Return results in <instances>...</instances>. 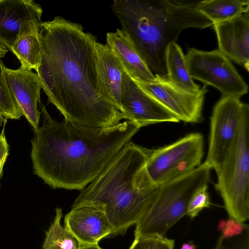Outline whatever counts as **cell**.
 <instances>
[{"mask_svg":"<svg viewBox=\"0 0 249 249\" xmlns=\"http://www.w3.org/2000/svg\"><path fill=\"white\" fill-rule=\"evenodd\" d=\"M41 55L36 71L42 89L64 120L108 127L125 116L100 95L96 71L95 36L59 16L42 22Z\"/></svg>","mask_w":249,"mask_h":249,"instance_id":"6da1fadb","label":"cell"},{"mask_svg":"<svg viewBox=\"0 0 249 249\" xmlns=\"http://www.w3.org/2000/svg\"><path fill=\"white\" fill-rule=\"evenodd\" d=\"M43 121L34 129V173L54 189L82 190L92 182L140 128L129 120L108 127L53 119L44 105Z\"/></svg>","mask_w":249,"mask_h":249,"instance_id":"7a4b0ae2","label":"cell"},{"mask_svg":"<svg viewBox=\"0 0 249 249\" xmlns=\"http://www.w3.org/2000/svg\"><path fill=\"white\" fill-rule=\"evenodd\" d=\"M151 150L128 142L81 191L71 208L89 206L100 209L112 226V236L124 234L136 225L159 190L145 168Z\"/></svg>","mask_w":249,"mask_h":249,"instance_id":"3957f363","label":"cell"},{"mask_svg":"<svg viewBox=\"0 0 249 249\" xmlns=\"http://www.w3.org/2000/svg\"><path fill=\"white\" fill-rule=\"evenodd\" d=\"M198 1L114 0L111 9L122 30L152 73L167 78L166 49L189 28L203 29L213 22L196 9Z\"/></svg>","mask_w":249,"mask_h":249,"instance_id":"277c9868","label":"cell"},{"mask_svg":"<svg viewBox=\"0 0 249 249\" xmlns=\"http://www.w3.org/2000/svg\"><path fill=\"white\" fill-rule=\"evenodd\" d=\"M211 168L204 162L192 171L160 185L154 200L136 224L135 238L165 237L186 214L194 194L210 181Z\"/></svg>","mask_w":249,"mask_h":249,"instance_id":"5b68a950","label":"cell"},{"mask_svg":"<svg viewBox=\"0 0 249 249\" xmlns=\"http://www.w3.org/2000/svg\"><path fill=\"white\" fill-rule=\"evenodd\" d=\"M215 172V187L230 218L244 223L249 218V105L234 142Z\"/></svg>","mask_w":249,"mask_h":249,"instance_id":"8992f818","label":"cell"},{"mask_svg":"<svg viewBox=\"0 0 249 249\" xmlns=\"http://www.w3.org/2000/svg\"><path fill=\"white\" fill-rule=\"evenodd\" d=\"M203 154L202 135L192 133L170 144L152 150L146 170L152 181L160 186L200 166Z\"/></svg>","mask_w":249,"mask_h":249,"instance_id":"52a82bcc","label":"cell"},{"mask_svg":"<svg viewBox=\"0 0 249 249\" xmlns=\"http://www.w3.org/2000/svg\"><path fill=\"white\" fill-rule=\"evenodd\" d=\"M185 59L191 78L215 88L222 96L240 98L247 93L248 85L219 50L206 52L190 48Z\"/></svg>","mask_w":249,"mask_h":249,"instance_id":"ba28073f","label":"cell"},{"mask_svg":"<svg viewBox=\"0 0 249 249\" xmlns=\"http://www.w3.org/2000/svg\"><path fill=\"white\" fill-rule=\"evenodd\" d=\"M249 105L240 98L221 96L211 116L207 156L204 162L215 171L237 136L243 113Z\"/></svg>","mask_w":249,"mask_h":249,"instance_id":"9c48e42d","label":"cell"},{"mask_svg":"<svg viewBox=\"0 0 249 249\" xmlns=\"http://www.w3.org/2000/svg\"><path fill=\"white\" fill-rule=\"evenodd\" d=\"M155 75L156 79L153 81L134 80L179 121L189 123L202 121L203 105L208 91L207 85L204 84L197 92H191L176 86L167 78Z\"/></svg>","mask_w":249,"mask_h":249,"instance_id":"30bf717a","label":"cell"},{"mask_svg":"<svg viewBox=\"0 0 249 249\" xmlns=\"http://www.w3.org/2000/svg\"><path fill=\"white\" fill-rule=\"evenodd\" d=\"M121 112L140 128L164 122L179 121L171 112L144 92L124 71L120 89Z\"/></svg>","mask_w":249,"mask_h":249,"instance_id":"8fae6325","label":"cell"},{"mask_svg":"<svg viewBox=\"0 0 249 249\" xmlns=\"http://www.w3.org/2000/svg\"><path fill=\"white\" fill-rule=\"evenodd\" d=\"M8 88L22 113L34 129L39 127L38 109L42 89L37 73L21 67L13 70L3 66Z\"/></svg>","mask_w":249,"mask_h":249,"instance_id":"7c38bea8","label":"cell"},{"mask_svg":"<svg viewBox=\"0 0 249 249\" xmlns=\"http://www.w3.org/2000/svg\"><path fill=\"white\" fill-rule=\"evenodd\" d=\"M64 222L65 228L80 246L98 244L102 239L112 236V226L105 213L93 207L71 208Z\"/></svg>","mask_w":249,"mask_h":249,"instance_id":"4fadbf2b","label":"cell"},{"mask_svg":"<svg viewBox=\"0 0 249 249\" xmlns=\"http://www.w3.org/2000/svg\"><path fill=\"white\" fill-rule=\"evenodd\" d=\"M42 12L32 0H0V44L10 51L31 22L41 20Z\"/></svg>","mask_w":249,"mask_h":249,"instance_id":"5bb4252c","label":"cell"},{"mask_svg":"<svg viewBox=\"0 0 249 249\" xmlns=\"http://www.w3.org/2000/svg\"><path fill=\"white\" fill-rule=\"evenodd\" d=\"M218 49L249 70V12L230 20L213 24Z\"/></svg>","mask_w":249,"mask_h":249,"instance_id":"9a60e30c","label":"cell"},{"mask_svg":"<svg viewBox=\"0 0 249 249\" xmlns=\"http://www.w3.org/2000/svg\"><path fill=\"white\" fill-rule=\"evenodd\" d=\"M95 49L100 94L121 112L120 89L124 69L107 44L97 41Z\"/></svg>","mask_w":249,"mask_h":249,"instance_id":"2e32d148","label":"cell"},{"mask_svg":"<svg viewBox=\"0 0 249 249\" xmlns=\"http://www.w3.org/2000/svg\"><path fill=\"white\" fill-rule=\"evenodd\" d=\"M107 45L119 59L125 71L134 80L153 81L156 76L121 29L107 34Z\"/></svg>","mask_w":249,"mask_h":249,"instance_id":"e0dca14e","label":"cell"},{"mask_svg":"<svg viewBox=\"0 0 249 249\" xmlns=\"http://www.w3.org/2000/svg\"><path fill=\"white\" fill-rule=\"evenodd\" d=\"M42 21L34 20L19 34L11 51L20 62V67L37 71L40 63L41 42L40 28Z\"/></svg>","mask_w":249,"mask_h":249,"instance_id":"ac0fdd59","label":"cell"},{"mask_svg":"<svg viewBox=\"0 0 249 249\" xmlns=\"http://www.w3.org/2000/svg\"><path fill=\"white\" fill-rule=\"evenodd\" d=\"M165 64L167 79L178 88L191 92L200 90L190 75L185 55L180 46L176 42L169 44L166 49Z\"/></svg>","mask_w":249,"mask_h":249,"instance_id":"d6986e66","label":"cell"},{"mask_svg":"<svg viewBox=\"0 0 249 249\" xmlns=\"http://www.w3.org/2000/svg\"><path fill=\"white\" fill-rule=\"evenodd\" d=\"M196 9L214 24L230 20L249 12V0H201L198 1Z\"/></svg>","mask_w":249,"mask_h":249,"instance_id":"ffe728a7","label":"cell"},{"mask_svg":"<svg viewBox=\"0 0 249 249\" xmlns=\"http://www.w3.org/2000/svg\"><path fill=\"white\" fill-rule=\"evenodd\" d=\"M62 217V209L57 208L54 220L46 231L42 249H79L78 240L61 225Z\"/></svg>","mask_w":249,"mask_h":249,"instance_id":"44dd1931","label":"cell"},{"mask_svg":"<svg viewBox=\"0 0 249 249\" xmlns=\"http://www.w3.org/2000/svg\"><path fill=\"white\" fill-rule=\"evenodd\" d=\"M8 51L0 44V114L7 119L18 120L22 115L6 83L3 71L4 65L0 60Z\"/></svg>","mask_w":249,"mask_h":249,"instance_id":"7402d4cb","label":"cell"},{"mask_svg":"<svg viewBox=\"0 0 249 249\" xmlns=\"http://www.w3.org/2000/svg\"><path fill=\"white\" fill-rule=\"evenodd\" d=\"M175 241L165 237H136L129 249H174Z\"/></svg>","mask_w":249,"mask_h":249,"instance_id":"603a6c76","label":"cell"},{"mask_svg":"<svg viewBox=\"0 0 249 249\" xmlns=\"http://www.w3.org/2000/svg\"><path fill=\"white\" fill-rule=\"evenodd\" d=\"M211 205L208 185L206 184L199 188L192 196L188 204L186 214L191 218H194L203 209L209 208Z\"/></svg>","mask_w":249,"mask_h":249,"instance_id":"cb8c5ba5","label":"cell"},{"mask_svg":"<svg viewBox=\"0 0 249 249\" xmlns=\"http://www.w3.org/2000/svg\"><path fill=\"white\" fill-rule=\"evenodd\" d=\"M214 249H249V228L237 236L224 238L220 236Z\"/></svg>","mask_w":249,"mask_h":249,"instance_id":"d4e9b609","label":"cell"},{"mask_svg":"<svg viewBox=\"0 0 249 249\" xmlns=\"http://www.w3.org/2000/svg\"><path fill=\"white\" fill-rule=\"evenodd\" d=\"M249 228L244 223L230 218L222 219L219 221L217 229L221 231V236L224 238H229L239 236Z\"/></svg>","mask_w":249,"mask_h":249,"instance_id":"484cf974","label":"cell"},{"mask_svg":"<svg viewBox=\"0 0 249 249\" xmlns=\"http://www.w3.org/2000/svg\"><path fill=\"white\" fill-rule=\"evenodd\" d=\"M7 122L5 119L4 126L0 134V180L5 162L9 155V145L5 135V125Z\"/></svg>","mask_w":249,"mask_h":249,"instance_id":"4316f807","label":"cell"},{"mask_svg":"<svg viewBox=\"0 0 249 249\" xmlns=\"http://www.w3.org/2000/svg\"><path fill=\"white\" fill-rule=\"evenodd\" d=\"M180 249H196V246L192 241L183 243Z\"/></svg>","mask_w":249,"mask_h":249,"instance_id":"83f0119b","label":"cell"},{"mask_svg":"<svg viewBox=\"0 0 249 249\" xmlns=\"http://www.w3.org/2000/svg\"><path fill=\"white\" fill-rule=\"evenodd\" d=\"M79 249H102L98 244L92 245L80 246Z\"/></svg>","mask_w":249,"mask_h":249,"instance_id":"f1b7e54d","label":"cell"},{"mask_svg":"<svg viewBox=\"0 0 249 249\" xmlns=\"http://www.w3.org/2000/svg\"><path fill=\"white\" fill-rule=\"evenodd\" d=\"M5 118H4L0 114V127L1 126V125L4 123V120Z\"/></svg>","mask_w":249,"mask_h":249,"instance_id":"f546056e","label":"cell"}]
</instances>
